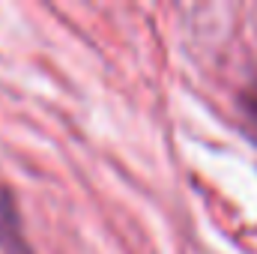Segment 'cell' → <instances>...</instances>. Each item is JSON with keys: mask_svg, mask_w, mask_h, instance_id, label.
I'll return each instance as SVG.
<instances>
[{"mask_svg": "<svg viewBox=\"0 0 257 254\" xmlns=\"http://www.w3.org/2000/svg\"><path fill=\"white\" fill-rule=\"evenodd\" d=\"M0 251L3 254H36L30 248L27 230H24V218L15 200L12 186H6L0 180Z\"/></svg>", "mask_w": 257, "mask_h": 254, "instance_id": "6da1fadb", "label": "cell"}, {"mask_svg": "<svg viewBox=\"0 0 257 254\" xmlns=\"http://www.w3.org/2000/svg\"><path fill=\"white\" fill-rule=\"evenodd\" d=\"M239 111H242V120H245L248 135L257 141V81L248 84V87L239 93Z\"/></svg>", "mask_w": 257, "mask_h": 254, "instance_id": "7a4b0ae2", "label": "cell"}]
</instances>
